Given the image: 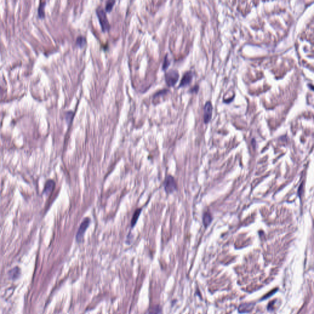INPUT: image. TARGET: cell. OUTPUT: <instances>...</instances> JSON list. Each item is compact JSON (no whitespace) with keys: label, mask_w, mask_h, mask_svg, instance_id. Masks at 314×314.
Returning <instances> with one entry per match:
<instances>
[{"label":"cell","mask_w":314,"mask_h":314,"mask_svg":"<svg viewBox=\"0 0 314 314\" xmlns=\"http://www.w3.org/2000/svg\"><path fill=\"white\" fill-rule=\"evenodd\" d=\"M96 14L99 20L103 31H106L109 30L110 28V25L104 10L101 7H99L96 9Z\"/></svg>","instance_id":"1"},{"label":"cell","mask_w":314,"mask_h":314,"mask_svg":"<svg viewBox=\"0 0 314 314\" xmlns=\"http://www.w3.org/2000/svg\"><path fill=\"white\" fill-rule=\"evenodd\" d=\"M179 77V74L177 70H171L167 72L165 75V80L169 86H174L177 82Z\"/></svg>","instance_id":"2"},{"label":"cell","mask_w":314,"mask_h":314,"mask_svg":"<svg viewBox=\"0 0 314 314\" xmlns=\"http://www.w3.org/2000/svg\"><path fill=\"white\" fill-rule=\"evenodd\" d=\"M90 221L91 220L89 218H85L84 219V220L82 222L81 225H80L79 228L77 233V234H76V240L78 242H80L82 240L83 237L85 234V232L87 230V229L88 228V227L90 225Z\"/></svg>","instance_id":"3"},{"label":"cell","mask_w":314,"mask_h":314,"mask_svg":"<svg viewBox=\"0 0 314 314\" xmlns=\"http://www.w3.org/2000/svg\"><path fill=\"white\" fill-rule=\"evenodd\" d=\"M165 190L167 193H172L177 190L176 182L174 177L171 176H168L164 182Z\"/></svg>","instance_id":"4"},{"label":"cell","mask_w":314,"mask_h":314,"mask_svg":"<svg viewBox=\"0 0 314 314\" xmlns=\"http://www.w3.org/2000/svg\"><path fill=\"white\" fill-rule=\"evenodd\" d=\"M212 106L210 102H207L204 108V121L205 123H208L212 117Z\"/></svg>","instance_id":"5"},{"label":"cell","mask_w":314,"mask_h":314,"mask_svg":"<svg viewBox=\"0 0 314 314\" xmlns=\"http://www.w3.org/2000/svg\"><path fill=\"white\" fill-rule=\"evenodd\" d=\"M193 78V73L191 71L186 72L183 76L179 87H184L187 85H188L192 80Z\"/></svg>","instance_id":"6"},{"label":"cell","mask_w":314,"mask_h":314,"mask_svg":"<svg viewBox=\"0 0 314 314\" xmlns=\"http://www.w3.org/2000/svg\"><path fill=\"white\" fill-rule=\"evenodd\" d=\"M55 187V182L52 180H49L48 181L44 186V194L46 195H49L54 190Z\"/></svg>","instance_id":"7"},{"label":"cell","mask_w":314,"mask_h":314,"mask_svg":"<svg viewBox=\"0 0 314 314\" xmlns=\"http://www.w3.org/2000/svg\"><path fill=\"white\" fill-rule=\"evenodd\" d=\"M142 211V209H138L134 213V215H133V219L131 220V227H134L136 223L138 222V219H139V217L141 214V212Z\"/></svg>","instance_id":"8"},{"label":"cell","mask_w":314,"mask_h":314,"mask_svg":"<svg viewBox=\"0 0 314 314\" xmlns=\"http://www.w3.org/2000/svg\"><path fill=\"white\" fill-rule=\"evenodd\" d=\"M146 314H162V311L159 306H155L149 308Z\"/></svg>","instance_id":"9"},{"label":"cell","mask_w":314,"mask_h":314,"mask_svg":"<svg viewBox=\"0 0 314 314\" xmlns=\"http://www.w3.org/2000/svg\"><path fill=\"white\" fill-rule=\"evenodd\" d=\"M212 220V216L210 214H209V213H205L204 214L203 221L204 225L205 228L207 227L210 224Z\"/></svg>","instance_id":"10"},{"label":"cell","mask_w":314,"mask_h":314,"mask_svg":"<svg viewBox=\"0 0 314 314\" xmlns=\"http://www.w3.org/2000/svg\"><path fill=\"white\" fill-rule=\"evenodd\" d=\"M9 277H11V278L16 279L19 277V275H20V270L17 267L14 268L9 271Z\"/></svg>","instance_id":"11"},{"label":"cell","mask_w":314,"mask_h":314,"mask_svg":"<svg viewBox=\"0 0 314 314\" xmlns=\"http://www.w3.org/2000/svg\"><path fill=\"white\" fill-rule=\"evenodd\" d=\"M86 44V39L83 36H79L76 39V45L80 47H84Z\"/></svg>","instance_id":"12"},{"label":"cell","mask_w":314,"mask_h":314,"mask_svg":"<svg viewBox=\"0 0 314 314\" xmlns=\"http://www.w3.org/2000/svg\"><path fill=\"white\" fill-rule=\"evenodd\" d=\"M46 2H41L40 5L38 8V15L40 18H44V7H45Z\"/></svg>","instance_id":"13"},{"label":"cell","mask_w":314,"mask_h":314,"mask_svg":"<svg viewBox=\"0 0 314 314\" xmlns=\"http://www.w3.org/2000/svg\"><path fill=\"white\" fill-rule=\"evenodd\" d=\"M115 1H109L107 2L106 5V11H108V12L111 11L112 9V7H113V6H114V4H115Z\"/></svg>","instance_id":"14"},{"label":"cell","mask_w":314,"mask_h":314,"mask_svg":"<svg viewBox=\"0 0 314 314\" xmlns=\"http://www.w3.org/2000/svg\"><path fill=\"white\" fill-rule=\"evenodd\" d=\"M73 117V112L70 111V112H66V120L68 122V123H70L71 122Z\"/></svg>","instance_id":"15"},{"label":"cell","mask_w":314,"mask_h":314,"mask_svg":"<svg viewBox=\"0 0 314 314\" xmlns=\"http://www.w3.org/2000/svg\"><path fill=\"white\" fill-rule=\"evenodd\" d=\"M169 65H170V61L167 58V56H166L165 58V60H164L163 64V69L166 70L167 68L169 66Z\"/></svg>","instance_id":"16"},{"label":"cell","mask_w":314,"mask_h":314,"mask_svg":"<svg viewBox=\"0 0 314 314\" xmlns=\"http://www.w3.org/2000/svg\"><path fill=\"white\" fill-rule=\"evenodd\" d=\"M167 91H168L167 90H165H165H160V91H159V92H158L156 93V94H155V96H158V95H160V94H164V93H165L167 92Z\"/></svg>","instance_id":"17"},{"label":"cell","mask_w":314,"mask_h":314,"mask_svg":"<svg viewBox=\"0 0 314 314\" xmlns=\"http://www.w3.org/2000/svg\"><path fill=\"white\" fill-rule=\"evenodd\" d=\"M198 86H195V87H193V88L192 89V90H191V92H194V91H195V92H196L198 91Z\"/></svg>","instance_id":"18"},{"label":"cell","mask_w":314,"mask_h":314,"mask_svg":"<svg viewBox=\"0 0 314 314\" xmlns=\"http://www.w3.org/2000/svg\"><path fill=\"white\" fill-rule=\"evenodd\" d=\"M0 89H1V87H0Z\"/></svg>","instance_id":"19"}]
</instances>
